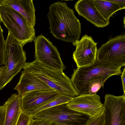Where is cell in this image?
<instances>
[{"instance_id": "cell-1", "label": "cell", "mask_w": 125, "mask_h": 125, "mask_svg": "<svg viewBox=\"0 0 125 125\" xmlns=\"http://www.w3.org/2000/svg\"><path fill=\"white\" fill-rule=\"evenodd\" d=\"M47 16L50 32L56 38L66 42L79 40L81 25L73 9L66 2L58 1L50 5Z\"/></svg>"}, {"instance_id": "cell-2", "label": "cell", "mask_w": 125, "mask_h": 125, "mask_svg": "<svg viewBox=\"0 0 125 125\" xmlns=\"http://www.w3.org/2000/svg\"><path fill=\"white\" fill-rule=\"evenodd\" d=\"M24 70L32 74L60 94L74 97L79 95L71 79L63 71L44 66L36 60L25 63Z\"/></svg>"}, {"instance_id": "cell-3", "label": "cell", "mask_w": 125, "mask_h": 125, "mask_svg": "<svg viewBox=\"0 0 125 125\" xmlns=\"http://www.w3.org/2000/svg\"><path fill=\"white\" fill-rule=\"evenodd\" d=\"M122 67L105 64L97 60L92 64L73 69L71 79L74 87L79 95L88 93V84L91 80L102 78L106 81L113 75H119Z\"/></svg>"}, {"instance_id": "cell-4", "label": "cell", "mask_w": 125, "mask_h": 125, "mask_svg": "<svg viewBox=\"0 0 125 125\" xmlns=\"http://www.w3.org/2000/svg\"><path fill=\"white\" fill-rule=\"evenodd\" d=\"M0 20L22 46L34 41L35 30L26 19L12 8L0 3Z\"/></svg>"}, {"instance_id": "cell-5", "label": "cell", "mask_w": 125, "mask_h": 125, "mask_svg": "<svg viewBox=\"0 0 125 125\" xmlns=\"http://www.w3.org/2000/svg\"><path fill=\"white\" fill-rule=\"evenodd\" d=\"M5 71L0 76V90L4 87L23 68L25 63L26 53L21 44L8 31L5 41Z\"/></svg>"}, {"instance_id": "cell-6", "label": "cell", "mask_w": 125, "mask_h": 125, "mask_svg": "<svg viewBox=\"0 0 125 125\" xmlns=\"http://www.w3.org/2000/svg\"><path fill=\"white\" fill-rule=\"evenodd\" d=\"M67 103L42 111L33 119L48 120L54 125H86L91 118L88 116L68 108Z\"/></svg>"}, {"instance_id": "cell-7", "label": "cell", "mask_w": 125, "mask_h": 125, "mask_svg": "<svg viewBox=\"0 0 125 125\" xmlns=\"http://www.w3.org/2000/svg\"><path fill=\"white\" fill-rule=\"evenodd\" d=\"M35 60L43 66L60 71L65 69L60 54L56 46L42 34L34 41Z\"/></svg>"}, {"instance_id": "cell-8", "label": "cell", "mask_w": 125, "mask_h": 125, "mask_svg": "<svg viewBox=\"0 0 125 125\" xmlns=\"http://www.w3.org/2000/svg\"><path fill=\"white\" fill-rule=\"evenodd\" d=\"M96 60L105 64L125 65V34L111 38L97 50Z\"/></svg>"}, {"instance_id": "cell-9", "label": "cell", "mask_w": 125, "mask_h": 125, "mask_svg": "<svg viewBox=\"0 0 125 125\" xmlns=\"http://www.w3.org/2000/svg\"><path fill=\"white\" fill-rule=\"evenodd\" d=\"M103 104L104 125H125V95L116 96L106 94Z\"/></svg>"}, {"instance_id": "cell-10", "label": "cell", "mask_w": 125, "mask_h": 125, "mask_svg": "<svg viewBox=\"0 0 125 125\" xmlns=\"http://www.w3.org/2000/svg\"><path fill=\"white\" fill-rule=\"evenodd\" d=\"M97 42L92 37L85 34L80 40L73 42L76 47L73 58L77 67L88 66L93 64L96 60Z\"/></svg>"}, {"instance_id": "cell-11", "label": "cell", "mask_w": 125, "mask_h": 125, "mask_svg": "<svg viewBox=\"0 0 125 125\" xmlns=\"http://www.w3.org/2000/svg\"><path fill=\"white\" fill-rule=\"evenodd\" d=\"M67 105L69 108L86 115L91 118L101 115L104 110L100 97L96 94L79 95L74 97Z\"/></svg>"}, {"instance_id": "cell-12", "label": "cell", "mask_w": 125, "mask_h": 125, "mask_svg": "<svg viewBox=\"0 0 125 125\" xmlns=\"http://www.w3.org/2000/svg\"><path fill=\"white\" fill-rule=\"evenodd\" d=\"M59 94L57 91L52 89L27 93L21 96V110L29 114L33 109L53 100Z\"/></svg>"}, {"instance_id": "cell-13", "label": "cell", "mask_w": 125, "mask_h": 125, "mask_svg": "<svg viewBox=\"0 0 125 125\" xmlns=\"http://www.w3.org/2000/svg\"><path fill=\"white\" fill-rule=\"evenodd\" d=\"M74 8L78 14L98 27L104 28L108 23L96 8L94 0H79L75 3Z\"/></svg>"}, {"instance_id": "cell-14", "label": "cell", "mask_w": 125, "mask_h": 125, "mask_svg": "<svg viewBox=\"0 0 125 125\" xmlns=\"http://www.w3.org/2000/svg\"><path fill=\"white\" fill-rule=\"evenodd\" d=\"M21 73L19 81L14 89L16 90L18 94L21 96L31 92L52 89L25 70L24 69Z\"/></svg>"}, {"instance_id": "cell-15", "label": "cell", "mask_w": 125, "mask_h": 125, "mask_svg": "<svg viewBox=\"0 0 125 125\" xmlns=\"http://www.w3.org/2000/svg\"><path fill=\"white\" fill-rule=\"evenodd\" d=\"M0 3L12 8L23 16L32 27L36 23L35 10L32 0H0Z\"/></svg>"}, {"instance_id": "cell-16", "label": "cell", "mask_w": 125, "mask_h": 125, "mask_svg": "<svg viewBox=\"0 0 125 125\" xmlns=\"http://www.w3.org/2000/svg\"><path fill=\"white\" fill-rule=\"evenodd\" d=\"M21 96L17 94H12L3 105L5 107L3 125H15L21 110Z\"/></svg>"}, {"instance_id": "cell-17", "label": "cell", "mask_w": 125, "mask_h": 125, "mask_svg": "<svg viewBox=\"0 0 125 125\" xmlns=\"http://www.w3.org/2000/svg\"><path fill=\"white\" fill-rule=\"evenodd\" d=\"M94 0L97 9L106 21L109 23L110 17L118 10H122L118 4L108 0Z\"/></svg>"}, {"instance_id": "cell-18", "label": "cell", "mask_w": 125, "mask_h": 125, "mask_svg": "<svg viewBox=\"0 0 125 125\" xmlns=\"http://www.w3.org/2000/svg\"><path fill=\"white\" fill-rule=\"evenodd\" d=\"M73 97L68 95L59 94L53 100L41 105L31 111L29 115L31 118L39 112L61 104L67 103L71 101Z\"/></svg>"}, {"instance_id": "cell-19", "label": "cell", "mask_w": 125, "mask_h": 125, "mask_svg": "<svg viewBox=\"0 0 125 125\" xmlns=\"http://www.w3.org/2000/svg\"><path fill=\"white\" fill-rule=\"evenodd\" d=\"M105 81L102 78H98L90 81L88 84V93L90 95L96 94L102 87L103 88Z\"/></svg>"}, {"instance_id": "cell-20", "label": "cell", "mask_w": 125, "mask_h": 125, "mask_svg": "<svg viewBox=\"0 0 125 125\" xmlns=\"http://www.w3.org/2000/svg\"><path fill=\"white\" fill-rule=\"evenodd\" d=\"M0 65L5 64V45L3 35V31L0 25Z\"/></svg>"}, {"instance_id": "cell-21", "label": "cell", "mask_w": 125, "mask_h": 125, "mask_svg": "<svg viewBox=\"0 0 125 125\" xmlns=\"http://www.w3.org/2000/svg\"><path fill=\"white\" fill-rule=\"evenodd\" d=\"M32 118L29 114L21 110L15 125H28Z\"/></svg>"}, {"instance_id": "cell-22", "label": "cell", "mask_w": 125, "mask_h": 125, "mask_svg": "<svg viewBox=\"0 0 125 125\" xmlns=\"http://www.w3.org/2000/svg\"><path fill=\"white\" fill-rule=\"evenodd\" d=\"M105 122L104 112L101 115L91 118L86 125H104Z\"/></svg>"}, {"instance_id": "cell-23", "label": "cell", "mask_w": 125, "mask_h": 125, "mask_svg": "<svg viewBox=\"0 0 125 125\" xmlns=\"http://www.w3.org/2000/svg\"><path fill=\"white\" fill-rule=\"evenodd\" d=\"M50 121L39 119L32 118L28 125H51Z\"/></svg>"}, {"instance_id": "cell-24", "label": "cell", "mask_w": 125, "mask_h": 125, "mask_svg": "<svg viewBox=\"0 0 125 125\" xmlns=\"http://www.w3.org/2000/svg\"><path fill=\"white\" fill-rule=\"evenodd\" d=\"M5 112V107L3 105L0 106V125H3L4 122Z\"/></svg>"}, {"instance_id": "cell-25", "label": "cell", "mask_w": 125, "mask_h": 125, "mask_svg": "<svg viewBox=\"0 0 125 125\" xmlns=\"http://www.w3.org/2000/svg\"><path fill=\"white\" fill-rule=\"evenodd\" d=\"M108 0L117 4L122 9H125V0Z\"/></svg>"}, {"instance_id": "cell-26", "label": "cell", "mask_w": 125, "mask_h": 125, "mask_svg": "<svg viewBox=\"0 0 125 125\" xmlns=\"http://www.w3.org/2000/svg\"><path fill=\"white\" fill-rule=\"evenodd\" d=\"M121 76L122 80L124 94L125 95V68H124Z\"/></svg>"}, {"instance_id": "cell-27", "label": "cell", "mask_w": 125, "mask_h": 125, "mask_svg": "<svg viewBox=\"0 0 125 125\" xmlns=\"http://www.w3.org/2000/svg\"><path fill=\"white\" fill-rule=\"evenodd\" d=\"M6 68V67L5 65L0 67V76L5 71Z\"/></svg>"}, {"instance_id": "cell-28", "label": "cell", "mask_w": 125, "mask_h": 125, "mask_svg": "<svg viewBox=\"0 0 125 125\" xmlns=\"http://www.w3.org/2000/svg\"><path fill=\"white\" fill-rule=\"evenodd\" d=\"M51 125H54L52 124Z\"/></svg>"}]
</instances>
